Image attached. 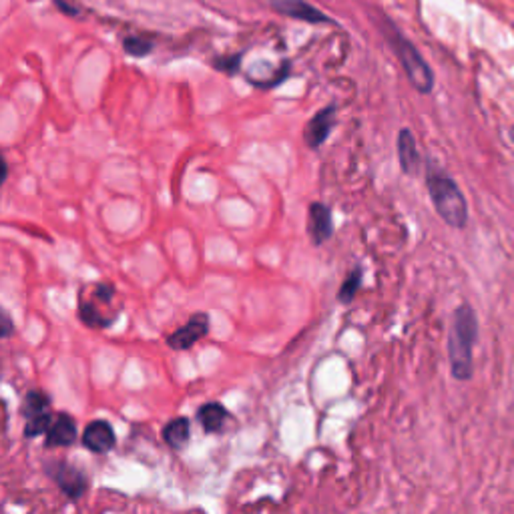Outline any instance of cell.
<instances>
[{
  "label": "cell",
  "mask_w": 514,
  "mask_h": 514,
  "mask_svg": "<svg viewBox=\"0 0 514 514\" xmlns=\"http://www.w3.org/2000/svg\"><path fill=\"white\" fill-rule=\"evenodd\" d=\"M396 149H398V161H400L402 171H404L410 177L416 175V173L420 171L422 159H420V153H418L414 133L410 129H400Z\"/></svg>",
  "instance_id": "7c38bea8"
},
{
  "label": "cell",
  "mask_w": 514,
  "mask_h": 514,
  "mask_svg": "<svg viewBox=\"0 0 514 514\" xmlns=\"http://www.w3.org/2000/svg\"><path fill=\"white\" fill-rule=\"evenodd\" d=\"M240 62H241V54H233V57H221L217 61H213V67L221 73L227 75H235L240 70Z\"/></svg>",
  "instance_id": "d6986e66"
},
{
  "label": "cell",
  "mask_w": 514,
  "mask_h": 514,
  "mask_svg": "<svg viewBox=\"0 0 514 514\" xmlns=\"http://www.w3.org/2000/svg\"><path fill=\"white\" fill-rule=\"evenodd\" d=\"M78 436L77 422L69 414H59L54 418L49 432L45 434V446L46 448H67L75 445Z\"/></svg>",
  "instance_id": "8fae6325"
},
{
  "label": "cell",
  "mask_w": 514,
  "mask_h": 514,
  "mask_svg": "<svg viewBox=\"0 0 514 514\" xmlns=\"http://www.w3.org/2000/svg\"><path fill=\"white\" fill-rule=\"evenodd\" d=\"M53 414L51 412H43L33 418H27V426H25V438H38L43 434L49 432L51 424H53Z\"/></svg>",
  "instance_id": "e0dca14e"
},
{
  "label": "cell",
  "mask_w": 514,
  "mask_h": 514,
  "mask_svg": "<svg viewBox=\"0 0 514 514\" xmlns=\"http://www.w3.org/2000/svg\"><path fill=\"white\" fill-rule=\"evenodd\" d=\"M386 30H388L386 38L390 41L392 51L396 53V57L400 61L402 69H404L408 81L412 83L414 89L420 94H430L434 89V73L428 62L424 61L420 51H418L414 43L408 41V38L402 35L400 30L392 25V22L386 25Z\"/></svg>",
  "instance_id": "3957f363"
},
{
  "label": "cell",
  "mask_w": 514,
  "mask_h": 514,
  "mask_svg": "<svg viewBox=\"0 0 514 514\" xmlns=\"http://www.w3.org/2000/svg\"><path fill=\"white\" fill-rule=\"evenodd\" d=\"M211 318L205 312H197L187 320L185 326L177 328L167 336V346L175 352H185L209 334Z\"/></svg>",
  "instance_id": "5b68a950"
},
{
  "label": "cell",
  "mask_w": 514,
  "mask_h": 514,
  "mask_svg": "<svg viewBox=\"0 0 514 514\" xmlns=\"http://www.w3.org/2000/svg\"><path fill=\"white\" fill-rule=\"evenodd\" d=\"M123 49H125L126 54H129V57L143 59V57H147V54H151L153 43L149 41V38L131 35V37H126L125 41H123Z\"/></svg>",
  "instance_id": "ac0fdd59"
},
{
  "label": "cell",
  "mask_w": 514,
  "mask_h": 514,
  "mask_svg": "<svg viewBox=\"0 0 514 514\" xmlns=\"http://www.w3.org/2000/svg\"><path fill=\"white\" fill-rule=\"evenodd\" d=\"M43 412H51V398L43 392H29L25 396V404H22V414L27 418L38 416Z\"/></svg>",
  "instance_id": "9a60e30c"
},
{
  "label": "cell",
  "mask_w": 514,
  "mask_h": 514,
  "mask_svg": "<svg viewBox=\"0 0 514 514\" xmlns=\"http://www.w3.org/2000/svg\"><path fill=\"white\" fill-rule=\"evenodd\" d=\"M161 434L165 445L173 450H181L189 442V436H192V422H189V418H175V420L165 424Z\"/></svg>",
  "instance_id": "5bb4252c"
},
{
  "label": "cell",
  "mask_w": 514,
  "mask_h": 514,
  "mask_svg": "<svg viewBox=\"0 0 514 514\" xmlns=\"http://www.w3.org/2000/svg\"><path fill=\"white\" fill-rule=\"evenodd\" d=\"M12 331H14V323H12V318H11V314L9 312H3V338H11L12 336Z\"/></svg>",
  "instance_id": "ffe728a7"
},
{
  "label": "cell",
  "mask_w": 514,
  "mask_h": 514,
  "mask_svg": "<svg viewBox=\"0 0 514 514\" xmlns=\"http://www.w3.org/2000/svg\"><path fill=\"white\" fill-rule=\"evenodd\" d=\"M46 474L57 482L61 493L65 494L70 501H78L86 493V477L83 470L75 469L69 462H51L46 464Z\"/></svg>",
  "instance_id": "8992f818"
},
{
  "label": "cell",
  "mask_w": 514,
  "mask_h": 514,
  "mask_svg": "<svg viewBox=\"0 0 514 514\" xmlns=\"http://www.w3.org/2000/svg\"><path fill=\"white\" fill-rule=\"evenodd\" d=\"M360 288H362V270L360 267H355V270L347 275V280L342 283V288H339L338 291L339 304H344V306L352 304Z\"/></svg>",
  "instance_id": "2e32d148"
},
{
  "label": "cell",
  "mask_w": 514,
  "mask_h": 514,
  "mask_svg": "<svg viewBox=\"0 0 514 514\" xmlns=\"http://www.w3.org/2000/svg\"><path fill=\"white\" fill-rule=\"evenodd\" d=\"M54 3H57V6H59V9H61L62 12H67V14H73V17H75V14H78V11H77V9H73V6H70L69 3H65V0H54Z\"/></svg>",
  "instance_id": "44dd1931"
},
{
  "label": "cell",
  "mask_w": 514,
  "mask_h": 514,
  "mask_svg": "<svg viewBox=\"0 0 514 514\" xmlns=\"http://www.w3.org/2000/svg\"><path fill=\"white\" fill-rule=\"evenodd\" d=\"M91 299L78 296V320H81L85 326L102 330L109 328L115 323V318L109 314H102L101 306H109L115 298V288L109 286V283H94L91 288Z\"/></svg>",
  "instance_id": "277c9868"
},
{
  "label": "cell",
  "mask_w": 514,
  "mask_h": 514,
  "mask_svg": "<svg viewBox=\"0 0 514 514\" xmlns=\"http://www.w3.org/2000/svg\"><path fill=\"white\" fill-rule=\"evenodd\" d=\"M336 105H330L326 109H322L315 113L310 121L306 125V131H304V141L306 145L314 149V151H318V149L326 143L331 129L336 126Z\"/></svg>",
  "instance_id": "ba28073f"
},
{
  "label": "cell",
  "mask_w": 514,
  "mask_h": 514,
  "mask_svg": "<svg viewBox=\"0 0 514 514\" xmlns=\"http://www.w3.org/2000/svg\"><path fill=\"white\" fill-rule=\"evenodd\" d=\"M229 412L225 406H221L219 402H209L197 410V420H200L201 428L208 434H217L224 430V424L227 420Z\"/></svg>",
  "instance_id": "4fadbf2b"
},
{
  "label": "cell",
  "mask_w": 514,
  "mask_h": 514,
  "mask_svg": "<svg viewBox=\"0 0 514 514\" xmlns=\"http://www.w3.org/2000/svg\"><path fill=\"white\" fill-rule=\"evenodd\" d=\"M478 339V318L469 304L458 306L453 314V326L448 336V360L453 378L469 382L474 376L472 347Z\"/></svg>",
  "instance_id": "6da1fadb"
},
{
  "label": "cell",
  "mask_w": 514,
  "mask_h": 514,
  "mask_svg": "<svg viewBox=\"0 0 514 514\" xmlns=\"http://www.w3.org/2000/svg\"><path fill=\"white\" fill-rule=\"evenodd\" d=\"M83 446L93 454H107L117 445L115 430L107 420H94L83 430Z\"/></svg>",
  "instance_id": "9c48e42d"
},
{
  "label": "cell",
  "mask_w": 514,
  "mask_h": 514,
  "mask_svg": "<svg viewBox=\"0 0 514 514\" xmlns=\"http://www.w3.org/2000/svg\"><path fill=\"white\" fill-rule=\"evenodd\" d=\"M307 232H310L314 245L326 243L334 235V221H331V211L328 205H310V211H307Z\"/></svg>",
  "instance_id": "30bf717a"
},
{
  "label": "cell",
  "mask_w": 514,
  "mask_h": 514,
  "mask_svg": "<svg viewBox=\"0 0 514 514\" xmlns=\"http://www.w3.org/2000/svg\"><path fill=\"white\" fill-rule=\"evenodd\" d=\"M509 139H510V141H512V143H514V125H512V126H510V129H509Z\"/></svg>",
  "instance_id": "7402d4cb"
},
{
  "label": "cell",
  "mask_w": 514,
  "mask_h": 514,
  "mask_svg": "<svg viewBox=\"0 0 514 514\" xmlns=\"http://www.w3.org/2000/svg\"><path fill=\"white\" fill-rule=\"evenodd\" d=\"M267 4L272 6L275 12L283 14V17L312 22V25H334L328 14H323L322 11L315 9L314 4L306 3V0H267Z\"/></svg>",
  "instance_id": "52a82bcc"
},
{
  "label": "cell",
  "mask_w": 514,
  "mask_h": 514,
  "mask_svg": "<svg viewBox=\"0 0 514 514\" xmlns=\"http://www.w3.org/2000/svg\"><path fill=\"white\" fill-rule=\"evenodd\" d=\"M426 187H428L434 209L442 221L454 229H464L469 224V203H466V197L456 181L434 163H428Z\"/></svg>",
  "instance_id": "7a4b0ae2"
}]
</instances>
